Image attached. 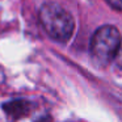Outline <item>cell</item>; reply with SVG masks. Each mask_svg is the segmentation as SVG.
I'll return each instance as SVG.
<instances>
[{
    "instance_id": "6da1fadb",
    "label": "cell",
    "mask_w": 122,
    "mask_h": 122,
    "mask_svg": "<svg viewBox=\"0 0 122 122\" xmlns=\"http://www.w3.org/2000/svg\"><path fill=\"white\" fill-rule=\"evenodd\" d=\"M38 19L45 32L53 40L66 42L71 38L75 29L74 17L63 7L55 3H47L41 7Z\"/></svg>"
},
{
    "instance_id": "7a4b0ae2",
    "label": "cell",
    "mask_w": 122,
    "mask_h": 122,
    "mask_svg": "<svg viewBox=\"0 0 122 122\" xmlns=\"http://www.w3.org/2000/svg\"><path fill=\"white\" fill-rule=\"evenodd\" d=\"M121 34L118 29L112 25L101 26L93 33L91 41V53L93 58L102 64L113 61L121 43Z\"/></svg>"
},
{
    "instance_id": "3957f363",
    "label": "cell",
    "mask_w": 122,
    "mask_h": 122,
    "mask_svg": "<svg viewBox=\"0 0 122 122\" xmlns=\"http://www.w3.org/2000/svg\"><path fill=\"white\" fill-rule=\"evenodd\" d=\"M4 109H5V112L9 116L19 118V117L24 116V114H26L29 112V102L25 100L12 101V102H8L7 105H4Z\"/></svg>"
},
{
    "instance_id": "277c9868",
    "label": "cell",
    "mask_w": 122,
    "mask_h": 122,
    "mask_svg": "<svg viewBox=\"0 0 122 122\" xmlns=\"http://www.w3.org/2000/svg\"><path fill=\"white\" fill-rule=\"evenodd\" d=\"M114 61H116L117 66H118L119 68H122V40H121V43H119L118 50H117L116 56H114Z\"/></svg>"
},
{
    "instance_id": "5b68a950",
    "label": "cell",
    "mask_w": 122,
    "mask_h": 122,
    "mask_svg": "<svg viewBox=\"0 0 122 122\" xmlns=\"http://www.w3.org/2000/svg\"><path fill=\"white\" fill-rule=\"evenodd\" d=\"M106 1L109 3V5H110L112 8L122 12V0H106Z\"/></svg>"
}]
</instances>
